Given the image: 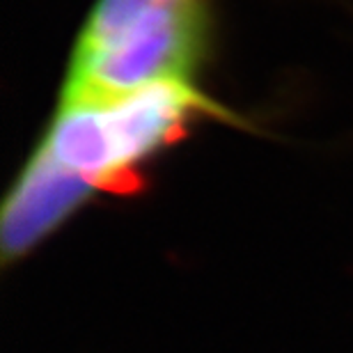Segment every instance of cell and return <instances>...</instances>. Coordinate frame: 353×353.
Wrapping results in <instances>:
<instances>
[{"label":"cell","instance_id":"1","mask_svg":"<svg viewBox=\"0 0 353 353\" xmlns=\"http://www.w3.org/2000/svg\"><path fill=\"white\" fill-rule=\"evenodd\" d=\"M207 44V0H97L76 39L60 103L193 81Z\"/></svg>","mask_w":353,"mask_h":353},{"label":"cell","instance_id":"2","mask_svg":"<svg viewBox=\"0 0 353 353\" xmlns=\"http://www.w3.org/2000/svg\"><path fill=\"white\" fill-rule=\"evenodd\" d=\"M202 117L232 119V112L193 81H163L108 101L60 103L37 147L97 193H126L140 183V165Z\"/></svg>","mask_w":353,"mask_h":353},{"label":"cell","instance_id":"3","mask_svg":"<svg viewBox=\"0 0 353 353\" xmlns=\"http://www.w3.org/2000/svg\"><path fill=\"white\" fill-rule=\"evenodd\" d=\"M97 190L83 176L58 165L41 152H32L10 190L0 218L3 262H17L51 236Z\"/></svg>","mask_w":353,"mask_h":353}]
</instances>
